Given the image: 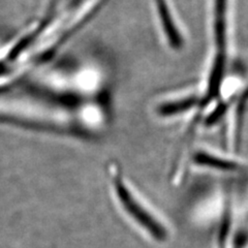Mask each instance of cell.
<instances>
[{
    "label": "cell",
    "instance_id": "6da1fadb",
    "mask_svg": "<svg viewBox=\"0 0 248 248\" xmlns=\"http://www.w3.org/2000/svg\"><path fill=\"white\" fill-rule=\"evenodd\" d=\"M0 117L65 128L84 127V123L91 126V120L86 119L85 116H76L75 110L68 107L26 95H0Z\"/></svg>",
    "mask_w": 248,
    "mask_h": 248
},
{
    "label": "cell",
    "instance_id": "7a4b0ae2",
    "mask_svg": "<svg viewBox=\"0 0 248 248\" xmlns=\"http://www.w3.org/2000/svg\"><path fill=\"white\" fill-rule=\"evenodd\" d=\"M113 186L120 204L131 218L140 227H142L147 234H149L155 241L159 243L168 241L169 231L167 227H165L164 222L136 198V196L128 188L125 181H123L117 172L115 173L113 177Z\"/></svg>",
    "mask_w": 248,
    "mask_h": 248
},
{
    "label": "cell",
    "instance_id": "3957f363",
    "mask_svg": "<svg viewBox=\"0 0 248 248\" xmlns=\"http://www.w3.org/2000/svg\"><path fill=\"white\" fill-rule=\"evenodd\" d=\"M159 28L170 49L181 51L185 46V36L168 0H153Z\"/></svg>",
    "mask_w": 248,
    "mask_h": 248
},
{
    "label": "cell",
    "instance_id": "277c9868",
    "mask_svg": "<svg viewBox=\"0 0 248 248\" xmlns=\"http://www.w3.org/2000/svg\"><path fill=\"white\" fill-rule=\"evenodd\" d=\"M201 97L197 94H189L175 99H169L156 107V114L159 117L170 118L177 117L190 111L199 110Z\"/></svg>",
    "mask_w": 248,
    "mask_h": 248
},
{
    "label": "cell",
    "instance_id": "5b68a950",
    "mask_svg": "<svg viewBox=\"0 0 248 248\" xmlns=\"http://www.w3.org/2000/svg\"><path fill=\"white\" fill-rule=\"evenodd\" d=\"M195 160L197 164L203 165L206 167H212L215 169H221V170H240L241 164L237 161L228 159L226 157L217 156L215 154H210L207 151H200L195 155Z\"/></svg>",
    "mask_w": 248,
    "mask_h": 248
}]
</instances>
